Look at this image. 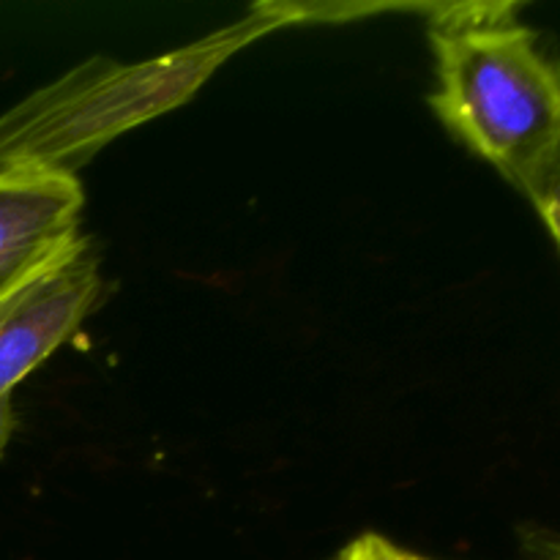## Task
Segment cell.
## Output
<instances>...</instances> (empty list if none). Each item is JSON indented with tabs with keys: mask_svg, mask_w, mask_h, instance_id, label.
Returning <instances> with one entry per match:
<instances>
[{
	"mask_svg": "<svg viewBox=\"0 0 560 560\" xmlns=\"http://www.w3.org/2000/svg\"><path fill=\"white\" fill-rule=\"evenodd\" d=\"M432 109L525 197L560 164V58L512 0L427 5Z\"/></svg>",
	"mask_w": 560,
	"mask_h": 560,
	"instance_id": "6da1fadb",
	"label": "cell"
},
{
	"mask_svg": "<svg viewBox=\"0 0 560 560\" xmlns=\"http://www.w3.org/2000/svg\"><path fill=\"white\" fill-rule=\"evenodd\" d=\"M306 14L295 3H262L246 16L151 60H88L0 115V178L74 175L124 131L178 107L238 49Z\"/></svg>",
	"mask_w": 560,
	"mask_h": 560,
	"instance_id": "7a4b0ae2",
	"label": "cell"
},
{
	"mask_svg": "<svg viewBox=\"0 0 560 560\" xmlns=\"http://www.w3.org/2000/svg\"><path fill=\"white\" fill-rule=\"evenodd\" d=\"M98 293V260L80 235L0 295V416L14 413L11 394L16 383L82 326Z\"/></svg>",
	"mask_w": 560,
	"mask_h": 560,
	"instance_id": "3957f363",
	"label": "cell"
},
{
	"mask_svg": "<svg viewBox=\"0 0 560 560\" xmlns=\"http://www.w3.org/2000/svg\"><path fill=\"white\" fill-rule=\"evenodd\" d=\"M82 202L77 175L0 178V295L80 238Z\"/></svg>",
	"mask_w": 560,
	"mask_h": 560,
	"instance_id": "277c9868",
	"label": "cell"
},
{
	"mask_svg": "<svg viewBox=\"0 0 560 560\" xmlns=\"http://www.w3.org/2000/svg\"><path fill=\"white\" fill-rule=\"evenodd\" d=\"M528 200L534 202V208L539 211L541 222L547 224L552 241H556L558 249H560V164L552 170L550 175H547L545 184H541L539 189L528 197Z\"/></svg>",
	"mask_w": 560,
	"mask_h": 560,
	"instance_id": "5b68a950",
	"label": "cell"
},
{
	"mask_svg": "<svg viewBox=\"0 0 560 560\" xmlns=\"http://www.w3.org/2000/svg\"><path fill=\"white\" fill-rule=\"evenodd\" d=\"M370 545H372V558L375 560H424L419 556H410V552L399 550V547L388 545V541L381 539V536H370Z\"/></svg>",
	"mask_w": 560,
	"mask_h": 560,
	"instance_id": "8992f818",
	"label": "cell"
},
{
	"mask_svg": "<svg viewBox=\"0 0 560 560\" xmlns=\"http://www.w3.org/2000/svg\"><path fill=\"white\" fill-rule=\"evenodd\" d=\"M334 560H375L372 558V545H370V536H361L359 541H353L350 547H345Z\"/></svg>",
	"mask_w": 560,
	"mask_h": 560,
	"instance_id": "52a82bcc",
	"label": "cell"
},
{
	"mask_svg": "<svg viewBox=\"0 0 560 560\" xmlns=\"http://www.w3.org/2000/svg\"><path fill=\"white\" fill-rule=\"evenodd\" d=\"M11 430H14V413H3L0 416V452H3L5 443H9Z\"/></svg>",
	"mask_w": 560,
	"mask_h": 560,
	"instance_id": "ba28073f",
	"label": "cell"
},
{
	"mask_svg": "<svg viewBox=\"0 0 560 560\" xmlns=\"http://www.w3.org/2000/svg\"><path fill=\"white\" fill-rule=\"evenodd\" d=\"M539 560H560V539L552 541V545H547Z\"/></svg>",
	"mask_w": 560,
	"mask_h": 560,
	"instance_id": "9c48e42d",
	"label": "cell"
}]
</instances>
